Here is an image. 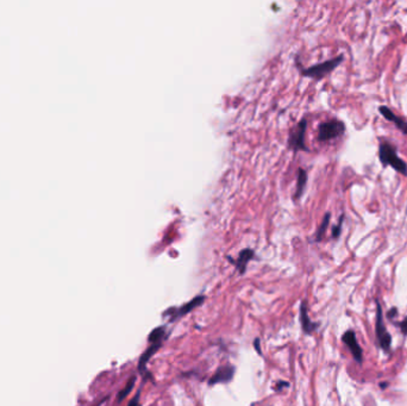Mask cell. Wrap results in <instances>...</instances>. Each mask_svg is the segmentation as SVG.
<instances>
[{
  "label": "cell",
  "mask_w": 407,
  "mask_h": 406,
  "mask_svg": "<svg viewBox=\"0 0 407 406\" xmlns=\"http://www.w3.org/2000/svg\"><path fill=\"white\" fill-rule=\"evenodd\" d=\"M379 159L383 166H391L398 173L407 177V165L397 154V149L391 143L383 142L379 147Z\"/></svg>",
  "instance_id": "1"
},
{
  "label": "cell",
  "mask_w": 407,
  "mask_h": 406,
  "mask_svg": "<svg viewBox=\"0 0 407 406\" xmlns=\"http://www.w3.org/2000/svg\"><path fill=\"white\" fill-rule=\"evenodd\" d=\"M344 60L343 55H338L337 57L331 58V60L325 61V62L318 63V65L311 66L309 68L303 69V74L306 75V77L313 78V79H321L324 78L325 75L330 74L331 72L335 71L337 68L339 63Z\"/></svg>",
  "instance_id": "2"
},
{
  "label": "cell",
  "mask_w": 407,
  "mask_h": 406,
  "mask_svg": "<svg viewBox=\"0 0 407 406\" xmlns=\"http://www.w3.org/2000/svg\"><path fill=\"white\" fill-rule=\"evenodd\" d=\"M345 131V125L343 122L332 119V121L324 122L319 125L318 139L320 142H327L342 136Z\"/></svg>",
  "instance_id": "3"
},
{
  "label": "cell",
  "mask_w": 407,
  "mask_h": 406,
  "mask_svg": "<svg viewBox=\"0 0 407 406\" xmlns=\"http://www.w3.org/2000/svg\"><path fill=\"white\" fill-rule=\"evenodd\" d=\"M376 336L377 340H379L380 346L381 348L385 350V352H388L389 348H391V335L389 332L386 330L385 323H383V318H382V309L380 306V304L377 303V309H376Z\"/></svg>",
  "instance_id": "4"
},
{
  "label": "cell",
  "mask_w": 407,
  "mask_h": 406,
  "mask_svg": "<svg viewBox=\"0 0 407 406\" xmlns=\"http://www.w3.org/2000/svg\"><path fill=\"white\" fill-rule=\"evenodd\" d=\"M204 302H205V296H198V297L193 298L191 302L186 303L184 305L180 306V308L169 309L168 311L165 312V316H171V320L172 322H174V320L179 319V318L188 315L189 312L193 311L195 308H198V306H200Z\"/></svg>",
  "instance_id": "5"
},
{
  "label": "cell",
  "mask_w": 407,
  "mask_h": 406,
  "mask_svg": "<svg viewBox=\"0 0 407 406\" xmlns=\"http://www.w3.org/2000/svg\"><path fill=\"white\" fill-rule=\"evenodd\" d=\"M307 123L306 119H303L297 127V129L293 131V134L288 139V145L293 150H307L305 145V133H306Z\"/></svg>",
  "instance_id": "6"
},
{
  "label": "cell",
  "mask_w": 407,
  "mask_h": 406,
  "mask_svg": "<svg viewBox=\"0 0 407 406\" xmlns=\"http://www.w3.org/2000/svg\"><path fill=\"white\" fill-rule=\"evenodd\" d=\"M233 374H235V368L230 366V364L219 367L216 370V373L212 375V378L210 379L209 385L212 386V385L216 384H227V382L232 380Z\"/></svg>",
  "instance_id": "7"
},
{
  "label": "cell",
  "mask_w": 407,
  "mask_h": 406,
  "mask_svg": "<svg viewBox=\"0 0 407 406\" xmlns=\"http://www.w3.org/2000/svg\"><path fill=\"white\" fill-rule=\"evenodd\" d=\"M342 341H343L344 343L347 344L348 348H349L351 354H353V356H354V359H355L357 362H360V363H361V362H362V349H361V347H360L359 342H357L355 332L351 331V330L347 331L343 335V337H342Z\"/></svg>",
  "instance_id": "8"
},
{
  "label": "cell",
  "mask_w": 407,
  "mask_h": 406,
  "mask_svg": "<svg viewBox=\"0 0 407 406\" xmlns=\"http://www.w3.org/2000/svg\"><path fill=\"white\" fill-rule=\"evenodd\" d=\"M379 111H380V113H381V115L387 119V121L394 123L395 127H397L398 129L404 134V135H407V122L404 121V119H401L400 117H398L397 115H394L393 111L387 106H381L379 109Z\"/></svg>",
  "instance_id": "9"
},
{
  "label": "cell",
  "mask_w": 407,
  "mask_h": 406,
  "mask_svg": "<svg viewBox=\"0 0 407 406\" xmlns=\"http://www.w3.org/2000/svg\"><path fill=\"white\" fill-rule=\"evenodd\" d=\"M161 346H162V343H154V344H151L149 348H146L145 352L143 353L138 361V370L140 373L142 374L145 373L146 364H148L149 360H150V358H153V355L155 354V353L161 348Z\"/></svg>",
  "instance_id": "10"
},
{
  "label": "cell",
  "mask_w": 407,
  "mask_h": 406,
  "mask_svg": "<svg viewBox=\"0 0 407 406\" xmlns=\"http://www.w3.org/2000/svg\"><path fill=\"white\" fill-rule=\"evenodd\" d=\"M300 323L301 328H303L304 332H306V334H312L316 330V328H317V324L313 323L312 320L310 319L305 303H301L300 305Z\"/></svg>",
  "instance_id": "11"
},
{
  "label": "cell",
  "mask_w": 407,
  "mask_h": 406,
  "mask_svg": "<svg viewBox=\"0 0 407 406\" xmlns=\"http://www.w3.org/2000/svg\"><path fill=\"white\" fill-rule=\"evenodd\" d=\"M253 258H254V250L244 249V250H242L241 253H239L238 259L232 260L231 262H232V264L236 266V268L239 271V273L243 274L245 271V268H247L248 262L250 261V260Z\"/></svg>",
  "instance_id": "12"
},
{
  "label": "cell",
  "mask_w": 407,
  "mask_h": 406,
  "mask_svg": "<svg viewBox=\"0 0 407 406\" xmlns=\"http://www.w3.org/2000/svg\"><path fill=\"white\" fill-rule=\"evenodd\" d=\"M166 338V328L165 326H159V328H155L153 331L149 335L148 341L150 342L151 344L154 343H162V341Z\"/></svg>",
  "instance_id": "13"
},
{
  "label": "cell",
  "mask_w": 407,
  "mask_h": 406,
  "mask_svg": "<svg viewBox=\"0 0 407 406\" xmlns=\"http://www.w3.org/2000/svg\"><path fill=\"white\" fill-rule=\"evenodd\" d=\"M306 181H307V174L304 169H299V173H298V182H297V194H295V198H299L301 194H303L304 189H305L306 186Z\"/></svg>",
  "instance_id": "14"
},
{
  "label": "cell",
  "mask_w": 407,
  "mask_h": 406,
  "mask_svg": "<svg viewBox=\"0 0 407 406\" xmlns=\"http://www.w3.org/2000/svg\"><path fill=\"white\" fill-rule=\"evenodd\" d=\"M135 382H136V376H133V378H131L130 380L128 381V384L125 385V387L123 388L121 392L118 393V398H117V400H118V403L123 402V400L127 398L128 394L130 393L131 391H133V388H134V386H135Z\"/></svg>",
  "instance_id": "15"
},
{
  "label": "cell",
  "mask_w": 407,
  "mask_h": 406,
  "mask_svg": "<svg viewBox=\"0 0 407 406\" xmlns=\"http://www.w3.org/2000/svg\"><path fill=\"white\" fill-rule=\"evenodd\" d=\"M330 223V213H326V215L324 216L323 218V222H321L320 226H319L318 231H317V235H316V241H320L321 238H323L325 231H326V227L329 226Z\"/></svg>",
  "instance_id": "16"
},
{
  "label": "cell",
  "mask_w": 407,
  "mask_h": 406,
  "mask_svg": "<svg viewBox=\"0 0 407 406\" xmlns=\"http://www.w3.org/2000/svg\"><path fill=\"white\" fill-rule=\"evenodd\" d=\"M344 222V216L342 215L341 217H339V221H338V224L337 226H333V230H332V236L333 238H338L339 235H341V230H342V224H343Z\"/></svg>",
  "instance_id": "17"
},
{
  "label": "cell",
  "mask_w": 407,
  "mask_h": 406,
  "mask_svg": "<svg viewBox=\"0 0 407 406\" xmlns=\"http://www.w3.org/2000/svg\"><path fill=\"white\" fill-rule=\"evenodd\" d=\"M139 399H140V391H138L136 396H135L134 398L131 399L130 402H129V405H128V406H140V404H139Z\"/></svg>",
  "instance_id": "18"
},
{
  "label": "cell",
  "mask_w": 407,
  "mask_h": 406,
  "mask_svg": "<svg viewBox=\"0 0 407 406\" xmlns=\"http://www.w3.org/2000/svg\"><path fill=\"white\" fill-rule=\"evenodd\" d=\"M400 328H401V331H403L405 335H407V318H405V319L400 323Z\"/></svg>",
  "instance_id": "19"
},
{
  "label": "cell",
  "mask_w": 407,
  "mask_h": 406,
  "mask_svg": "<svg viewBox=\"0 0 407 406\" xmlns=\"http://www.w3.org/2000/svg\"><path fill=\"white\" fill-rule=\"evenodd\" d=\"M254 347H255V349H256V352L259 353V354H262V352H261V347H260V338H255V341H254Z\"/></svg>",
  "instance_id": "20"
},
{
  "label": "cell",
  "mask_w": 407,
  "mask_h": 406,
  "mask_svg": "<svg viewBox=\"0 0 407 406\" xmlns=\"http://www.w3.org/2000/svg\"><path fill=\"white\" fill-rule=\"evenodd\" d=\"M394 315H395V310L393 309V311H392V312H391V314H388V316H389V317H393V316H394Z\"/></svg>",
  "instance_id": "21"
}]
</instances>
